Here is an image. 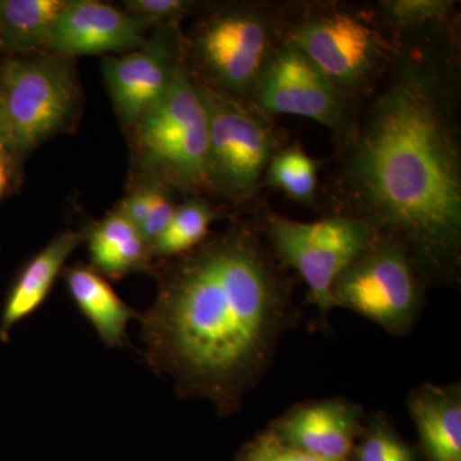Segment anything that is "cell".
<instances>
[{
	"label": "cell",
	"instance_id": "603a6c76",
	"mask_svg": "<svg viewBox=\"0 0 461 461\" xmlns=\"http://www.w3.org/2000/svg\"><path fill=\"white\" fill-rule=\"evenodd\" d=\"M235 461H330L282 444L268 429L240 448Z\"/></svg>",
	"mask_w": 461,
	"mask_h": 461
},
{
	"label": "cell",
	"instance_id": "3957f363",
	"mask_svg": "<svg viewBox=\"0 0 461 461\" xmlns=\"http://www.w3.org/2000/svg\"><path fill=\"white\" fill-rule=\"evenodd\" d=\"M259 229L276 260L304 280L309 303L317 308L321 324H327L335 309V282L379 239L371 224L346 214L315 222L269 214Z\"/></svg>",
	"mask_w": 461,
	"mask_h": 461
},
{
	"label": "cell",
	"instance_id": "484cf974",
	"mask_svg": "<svg viewBox=\"0 0 461 461\" xmlns=\"http://www.w3.org/2000/svg\"><path fill=\"white\" fill-rule=\"evenodd\" d=\"M153 186L154 185H149V186L142 187V189L133 191L121 203L120 209H118L139 230L147 221L149 211H150Z\"/></svg>",
	"mask_w": 461,
	"mask_h": 461
},
{
	"label": "cell",
	"instance_id": "4fadbf2b",
	"mask_svg": "<svg viewBox=\"0 0 461 461\" xmlns=\"http://www.w3.org/2000/svg\"><path fill=\"white\" fill-rule=\"evenodd\" d=\"M148 25L127 12L95 0L67 2L47 48L60 57L124 54L147 42Z\"/></svg>",
	"mask_w": 461,
	"mask_h": 461
},
{
	"label": "cell",
	"instance_id": "277c9868",
	"mask_svg": "<svg viewBox=\"0 0 461 461\" xmlns=\"http://www.w3.org/2000/svg\"><path fill=\"white\" fill-rule=\"evenodd\" d=\"M208 138L204 100L180 60L163 98L136 122L142 159L180 189H209Z\"/></svg>",
	"mask_w": 461,
	"mask_h": 461
},
{
	"label": "cell",
	"instance_id": "9a60e30c",
	"mask_svg": "<svg viewBox=\"0 0 461 461\" xmlns=\"http://www.w3.org/2000/svg\"><path fill=\"white\" fill-rule=\"evenodd\" d=\"M84 241V232L66 230L26 263L5 299L0 341L7 342L11 330L44 304L66 260Z\"/></svg>",
	"mask_w": 461,
	"mask_h": 461
},
{
	"label": "cell",
	"instance_id": "7a4b0ae2",
	"mask_svg": "<svg viewBox=\"0 0 461 461\" xmlns=\"http://www.w3.org/2000/svg\"><path fill=\"white\" fill-rule=\"evenodd\" d=\"M169 260L153 305L139 317L145 360L178 396L230 417L299 323L294 282L260 229L244 223Z\"/></svg>",
	"mask_w": 461,
	"mask_h": 461
},
{
	"label": "cell",
	"instance_id": "83f0119b",
	"mask_svg": "<svg viewBox=\"0 0 461 461\" xmlns=\"http://www.w3.org/2000/svg\"><path fill=\"white\" fill-rule=\"evenodd\" d=\"M5 149L0 147V196L8 189L9 176L7 167V158H5Z\"/></svg>",
	"mask_w": 461,
	"mask_h": 461
},
{
	"label": "cell",
	"instance_id": "6da1fadb",
	"mask_svg": "<svg viewBox=\"0 0 461 461\" xmlns=\"http://www.w3.org/2000/svg\"><path fill=\"white\" fill-rule=\"evenodd\" d=\"M433 50L396 54L384 89L344 140L346 215L405 249L429 286L461 276L456 80Z\"/></svg>",
	"mask_w": 461,
	"mask_h": 461
},
{
	"label": "cell",
	"instance_id": "8fae6325",
	"mask_svg": "<svg viewBox=\"0 0 461 461\" xmlns=\"http://www.w3.org/2000/svg\"><path fill=\"white\" fill-rule=\"evenodd\" d=\"M172 26L160 29L138 50L103 60L109 95L124 124H136L172 83L181 60Z\"/></svg>",
	"mask_w": 461,
	"mask_h": 461
},
{
	"label": "cell",
	"instance_id": "52a82bcc",
	"mask_svg": "<svg viewBox=\"0 0 461 461\" xmlns=\"http://www.w3.org/2000/svg\"><path fill=\"white\" fill-rule=\"evenodd\" d=\"M9 150L25 154L75 118L80 89L65 57L9 59L0 66Z\"/></svg>",
	"mask_w": 461,
	"mask_h": 461
},
{
	"label": "cell",
	"instance_id": "5bb4252c",
	"mask_svg": "<svg viewBox=\"0 0 461 461\" xmlns=\"http://www.w3.org/2000/svg\"><path fill=\"white\" fill-rule=\"evenodd\" d=\"M411 415L423 461H461V384L426 382L409 391Z\"/></svg>",
	"mask_w": 461,
	"mask_h": 461
},
{
	"label": "cell",
	"instance_id": "30bf717a",
	"mask_svg": "<svg viewBox=\"0 0 461 461\" xmlns=\"http://www.w3.org/2000/svg\"><path fill=\"white\" fill-rule=\"evenodd\" d=\"M251 103L267 118L278 114L308 118L335 132L341 140L355 122L348 96L286 41L277 45L269 58Z\"/></svg>",
	"mask_w": 461,
	"mask_h": 461
},
{
	"label": "cell",
	"instance_id": "4316f807",
	"mask_svg": "<svg viewBox=\"0 0 461 461\" xmlns=\"http://www.w3.org/2000/svg\"><path fill=\"white\" fill-rule=\"evenodd\" d=\"M0 147L9 149V130L5 117V103H3L2 86H0Z\"/></svg>",
	"mask_w": 461,
	"mask_h": 461
},
{
	"label": "cell",
	"instance_id": "cb8c5ba5",
	"mask_svg": "<svg viewBox=\"0 0 461 461\" xmlns=\"http://www.w3.org/2000/svg\"><path fill=\"white\" fill-rule=\"evenodd\" d=\"M127 14L139 18L147 25H173L189 11L191 3L185 0H126Z\"/></svg>",
	"mask_w": 461,
	"mask_h": 461
},
{
	"label": "cell",
	"instance_id": "9c48e42d",
	"mask_svg": "<svg viewBox=\"0 0 461 461\" xmlns=\"http://www.w3.org/2000/svg\"><path fill=\"white\" fill-rule=\"evenodd\" d=\"M277 48L272 18L262 9L218 14L200 29L194 50L213 89L250 104L269 58Z\"/></svg>",
	"mask_w": 461,
	"mask_h": 461
},
{
	"label": "cell",
	"instance_id": "7c38bea8",
	"mask_svg": "<svg viewBox=\"0 0 461 461\" xmlns=\"http://www.w3.org/2000/svg\"><path fill=\"white\" fill-rule=\"evenodd\" d=\"M366 415L362 403L344 396L308 400L290 406L269 423L282 444L330 461H350Z\"/></svg>",
	"mask_w": 461,
	"mask_h": 461
},
{
	"label": "cell",
	"instance_id": "8992f818",
	"mask_svg": "<svg viewBox=\"0 0 461 461\" xmlns=\"http://www.w3.org/2000/svg\"><path fill=\"white\" fill-rule=\"evenodd\" d=\"M199 90L208 113L209 189L236 204L247 202L277 151L271 123L248 103L211 86Z\"/></svg>",
	"mask_w": 461,
	"mask_h": 461
},
{
	"label": "cell",
	"instance_id": "ac0fdd59",
	"mask_svg": "<svg viewBox=\"0 0 461 461\" xmlns=\"http://www.w3.org/2000/svg\"><path fill=\"white\" fill-rule=\"evenodd\" d=\"M68 0H0V50L27 53L47 48Z\"/></svg>",
	"mask_w": 461,
	"mask_h": 461
},
{
	"label": "cell",
	"instance_id": "d4e9b609",
	"mask_svg": "<svg viewBox=\"0 0 461 461\" xmlns=\"http://www.w3.org/2000/svg\"><path fill=\"white\" fill-rule=\"evenodd\" d=\"M175 211L176 206L173 205L172 199L169 198L165 187L154 184L150 211H149L147 221L140 229L142 236L147 240L150 248L151 244L159 238L160 233L168 226Z\"/></svg>",
	"mask_w": 461,
	"mask_h": 461
},
{
	"label": "cell",
	"instance_id": "44dd1931",
	"mask_svg": "<svg viewBox=\"0 0 461 461\" xmlns=\"http://www.w3.org/2000/svg\"><path fill=\"white\" fill-rule=\"evenodd\" d=\"M350 461H423L420 451L397 432L386 412L368 415Z\"/></svg>",
	"mask_w": 461,
	"mask_h": 461
},
{
	"label": "cell",
	"instance_id": "5b68a950",
	"mask_svg": "<svg viewBox=\"0 0 461 461\" xmlns=\"http://www.w3.org/2000/svg\"><path fill=\"white\" fill-rule=\"evenodd\" d=\"M427 288L405 249L379 236L333 285V308L348 309L403 338L420 318Z\"/></svg>",
	"mask_w": 461,
	"mask_h": 461
},
{
	"label": "cell",
	"instance_id": "7402d4cb",
	"mask_svg": "<svg viewBox=\"0 0 461 461\" xmlns=\"http://www.w3.org/2000/svg\"><path fill=\"white\" fill-rule=\"evenodd\" d=\"M391 25L402 32H420L438 25L453 14L451 0H384L379 3Z\"/></svg>",
	"mask_w": 461,
	"mask_h": 461
},
{
	"label": "cell",
	"instance_id": "d6986e66",
	"mask_svg": "<svg viewBox=\"0 0 461 461\" xmlns=\"http://www.w3.org/2000/svg\"><path fill=\"white\" fill-rule=\"evenodd\" d=\"M215 220L214 209L203 200L190 199L176 206L168 226L151 244V256L169 260L195 250L208 240Z\"/></svg>",
	"mask_w": 461,
	"mask_h": 461
},
{
	"label": "cell",
	"instance_id": "ffe728a7",
	"mask_svg": "<svg viewBox=\"0 0 461 461\" xmlns=\"http://www.w3.org/2000/svg\"><path fill=\"white\" fill-rule=\"evenodd\" d=\"M320 163L294 145L276 151L264 173V184L286 194L288 198L313 204Z\"/></svg>",
	"mask_w": 461,
	"mask_h": 461
},
{
	"label": "cell",
	"instance_id": "ba28073f",
	"mask_svg": "<svg viewBox=\"0 0 461 461\" xmlns=\"http://www.w3.org/2000/svg\"><path fill=\"white\" fill-rule=\"evenodd\" d=\"M285 41L303 51L348 99L366 90L396 57L384 33L346 11L305 17L291 27Z\"/></svg>",
	"mask_w": 461,
	"mask_h": 461
},
{
	"label": "cell",
	"instance_id": "e0dca14e",
	"mask_svg": "<svg viewBox=\"0 0 461 461\" xmlns=\"http://www.w3.org/2000/svg\"><path fill=\"white\" fill-rule=\"evenodd\" d=\"M91 268L103 277L121 280L131 273L151 271V248L141 230L120 211L108 214L84 233Z\"/></svg>",
	"mask_w": 461,
	"mask_h": 461
},
{
	"label": "cell",
	"instance_id": "2e32d148",
	"mask_svg": "<svg viewBox=\"0 0 461 461\" xmlns=\"http://www.w3.org/2000/svg\"><path fill=\"white\" fill-rule=\"evenodd\" d=\"M67 290L81 314L109 348H123L127 327L140 313L124 303L114 288L91 267L75 266L63 271Z\"/></svg>",
	"mask_w": 461,
	"mask_h": 461
}]
</instances>
